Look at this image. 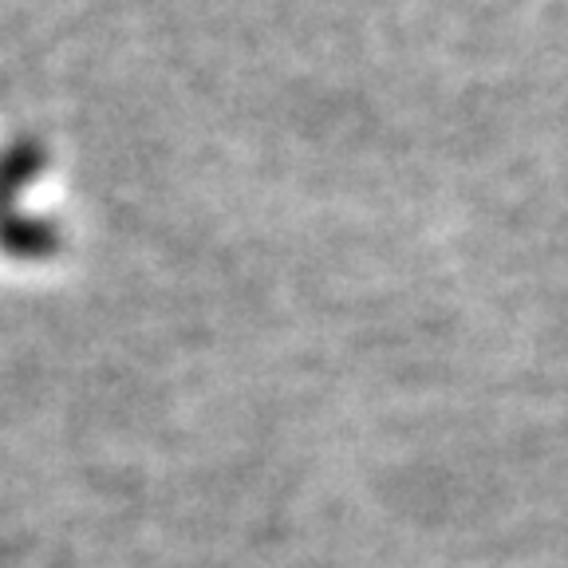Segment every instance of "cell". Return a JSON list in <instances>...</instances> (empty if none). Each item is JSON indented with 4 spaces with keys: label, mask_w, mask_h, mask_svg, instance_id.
<instances>
[{
    "label": "cell",
    "mask_w": 568,
    "mask_h": 568,
    "mask_svg": "<svg viewBox=\"0 0 568 568\" xmlns=\"http://www.w3.org/2000/svg\"><path fill=\"white\" fill-rule=\"evenodd\" d=\"M68 241V233L52 222V217H40V213L4 210L0 213V253L12 261H48L55 257Z\"/></svg>",
    "instance_id": "6da1fadb"
},
{
    "label": "cell",
    "mask_w": 568,
    "mask_h": 568,
    "mask_svg": "<svg viewBox=\"0 0 568 568\" xmlns=\"http://www.w3.org/2000/svg\"><path fill=\"white\" fill-rule=\"evenodd\" d=\"M48 166V146L32 134H17L12 142L0 146V213L17 210L20 190L40 178Z\"/></svg>",
    "instance_id": "7a4b0ae2"
}]
</instances>
